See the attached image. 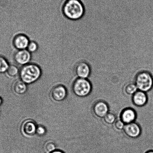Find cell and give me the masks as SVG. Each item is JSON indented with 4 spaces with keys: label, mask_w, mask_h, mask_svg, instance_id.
Masks as SVG:
<instances>
[{
    "label": "cell",
    "mask_w": 153,
    "mask_h": 153,
    "mask_svg": "<svg viewBox=\"0 0 153 153\" xmlns=\"http://www.w3.org/2000/svg\"><path fill=\"white\" fill-rule=\"evenodd\" d=\"M51 153H64L63 152H62L58 151V150H56V151H54V152H52Z\"/></svg>",
    "instance_id": "obj_21"
},
{
    "label": "cell",
    "mask_w": 153,
    "mask_h": 153,
    "mask_svg": "<svg viewBox=\"0 0 153 153\" xmlns=\"http://www.w3.org/2000/svg\"><path fill=\"white\" fill-rule=\"evenodd\" d=\"M30 42L29 37L24 34L20 33L14 36L13 44L17 50H26Z\"/></svg>",
    "instance_id": "obj_9"
},
{
    "label": "cell",
    "mask_w": 153,
    "mask_h": 153,
    "mask_svg": "<svg viewBox=\"0 0 153 153\" xmlns=\"http://www.w3.org/2000/svg\"><path fill=\"white\" fill-rule=\"evenodd\" d=\"M137 117L136 112L133 108H125L121 113L120 119L125 124L135 122Z\"/></svg>",
    "instance_id": "obj_11"
},
{
    "label": "cell",
    "mask_w": 153,
    "mask_h": 153,
    "mask_svg": "<svg viewBox=\"0 0 153 153\" xmlns=\"http://www.w3.org/2000/svg\"><path fill=\"white\" fill-rule=\"evenodd\" d=\"M38 49L39 45L38 43L36 42L32 41L30 42L26 50L32 54L36 52Z\"/></svg>",
    "instance_id": "obj_18"
},
{
    "label": "cell",
    "mask_w": 153,
    "mask_h": 153,
    "mask_svg": "<svg viewBox=\"0 0 153 153\" xmlns=\"http://www.w3.org/2000/svg\"><path fill=\"white\" fill-rule=\"evenodd\" d=\"M146 153H153V150H150V151L147 152Z\"/></svg>",
    "instance_id": "obj_23"
},
{
    "label": "cell",
    "mask_w": 153,
    "mask_h": 153,
    "mask_svg": "<svg viewBox=\"0 0 153 153\" xmlns=\"http://www.w3.org/2000/svg\"><path fill=\"white\" fill-rule=\"evenodd\" d=\"M36 134L37 135L42 136L45 134L46 129L44 126L40 125H36Z\"/></svg>",
    "instance_id": "obj_20"
},
{
    "label": "cell",
    "mask_w": 153,
    "mask_h": 153,
    "mask_svg": "<svg viewBox=\"0 0 153 153\" xmlns=\"http://www.w3.org/2000/svg\"><path fill=\"white\" fill-rule=\"evenodd\" d=\"M74 74L76 78L88 79L91 75V66L86 60H81L76 63L74 68Z\"/></svg>",
    "instance_id": "obj_5"
},
{
    "label": "cell",
    "mask_w": 153,
    "mask_h": 153,
    "mask_svg": "<svg viewBox=\"0 0 153 153\" xmlns=\"http://www.w3.org/2000/svg\"><path fill=\"white\" fill-rule=\"evenodd\" d=\"M134 83L138 90L147 93L153 88V75L148 71H139L135 76Z\"/></svg>",
    "instance_id": "obj_3"
},
{
    "label": "cell",
    "mask_w": 153,
    "mask_h": 153,
    "mask_svg": "<svg viewBox=\"0 0 153 153\" xmlns=\"http://www.w3.org/2000/svg\"><path fill=\"white\" fill-rule=\"evenodd\" d=\"M65 1H68V0H65Z\"/></svg>",
    "instance_id": "obj_24"
},
{
    "label": "cell",
    "mask_w": 153,
    "mask_h": 153,
    "mask_svg": "<svg viewBox=\"0 0 153 153\" xmlns=\"http://www.w3.org/2000/svg\"><path fill=\"white\" fill-rule=\"evenodd\" d=\"M103 119L105 123L108 125L114 124L116 121L117 117L115 114L109 112L104 117Z\"/></svg>",
    "instance_id": "obj_16"
},
{
    "label": "cell",
    "mask_w": 153,
    "mask_h": 153,
    "mask_svg": "<svg viewBox=\"0 0 153 153\" xmlns=\"http://www.w3.org/2000/svg\"><path fill=\"white\" fill-rule=\"evenodd\" d=\"M12 87L14 92L19 94H24L27 89V84L22 81L19 76L13 79Z\"/></svg>",
    "instance_id": "obj_13"
},
{
    "label": "cell",
    "mask_w": 153,
    "mask_h": 153,
    "mask_svg": "<svg viewBox=\"0 0 153 153\" xmlns=\"http://www.w3.org/2000/svg\"><path fill=\"white\" fill-rule=\"evenodd\" d=\"M124 90L126 94L129 96H133L138 90L134 83H130L126 85Z\"/></svg>",
    "instance_id": "obj_14"
},
{
    "label": "cell",
    "mask_w": 153,
    "mask_h": 153,
    "mask_svg": "<svg viewBox=\"0 0 153 153\" xmlns=\"http://www.w3.org/2000/svg\"><path fill=\"white\" fill-rule=\"evenodd\" d=\"M123 131L125 134L131 139H136L140 136L142 129L140 126L135 122L126 124Z\"/></svg>",
    "instance_id": "obj_8"
},
{
    "label": "cell",
    "mask_w": 153,
    "mask_h": 153,
    "mask_svg": "<svg viewBox=\"0 0 153 153\" xmlns=\"http://www.w3.org/2000/svg\"><path fill=\"white\" fill-rule=\"evenodd\" d=\"M148 97L146 93L138 90L132 96V101L134 105L138 107H142L147 104Z\"/></svg>",
    "instance_id": "obj_12"
},
{
    "label": "cell",
    "mask_w": 153,
    "mask_h": 153,
    "mask_svg": "<svg viewBox=\"0 0 153 153\" xmlns=\"http://www.w3.org/2000/svg\"><path fill=\"white\" fill-rule=\"evenodd\" d=\"M42 75V70L38 65L30 63L21 68L19 77L25 84L29 85L38 81Z\"/></svg>",
    "instance_id": "obj_2"
},
{
    "label": "cell",
    "mask_w": 153,
    "mask_h": 153,
    "mask_svg": "<svg viewBox=\"0 0 153 153\" xmlns=\"http://www.w3.org/2000/svg\"><path fill=\"white\" fill-rule=\"evenodd\" d=\"M63 15L72 21L80 20L84 17L85 8L81 0H68L65 1L62 8Z\"/></svg>",
    "instance_id": "obj_1"
},
{
    "label": "cell",
    "mask_w": 153,
    "mask_h": 153,
    "mask_svg": "<svg viewBox=\"0 0 153 153\" xmlns=\"http://www.w3.org/2000/svg\"><path fill=\"white\" fill-rule=\"evenodd\" d=\"M93 112L96 117L103 118L109 112V107L106 102L99 101L95 103L93 106Z\"/></svg>",
    "instance_id": "obj_10"
},
{
    "label": "cell",
    "mask_w": 153,
    "mask_h": 153,
    "mask_svg": "<svg viewBox=\"0 0 153 153\" xmlns=\"http://www.w3.org/2000/svg\"><path fill=\"white\" fill-rule=\"evenodd\" d=\"M74 94L79 97L85 98L91 93L92 85L88 79L76 78L73 83Z\"/></svg>",
    "instance_id": "obj_4"
},
{
    "label": "cell",
    "mask_w": 153,
    "mask_h": 153,
    "mask_svg": "<svg viewBox=\"0 0 153 153\" xmlns=\"http://www.w3.org/2000/svg\"><path fill=\"white\" fill-rule=\"evenodd\" d=\"M114 128L117 130L118 131H123L125 126L126 125V124L123 123V122L120 119L117 120L114 123Z\"/></svg>",
    "instance_id": "obj_19"
},
{
    "label": "cell",
    "mask_w": 153,
    "mask_h": 153,
    "mask_svg": "<svg viewBox=\"0 0 153 153\" xmlns=\"http://www.w3.org/2000/svg\"><path fill=\"white\" fill-rule=\"evenodd\" d=\"M31 59L32 54L27 50H17L14 56L15 62L22 67L30 63Z\"/></svg>",
    "instance_id": "obj_7"
},
{
    "label": "cell",
    "mask_w": 153,
    "mask_h": 153,
    "mask_svg": "<svg viewBox=\"0 0 153 153\" xmlns=\"http://www.w3.org/2000/svg\"><path fill=\"white\" fill-rule=\"evenodd\" d=\"M2 98L1 97H0V105H1L2 104Z\"/></svg>",
    "instance_id": "obj_22"
},
{
    "label": "cell",
    "mask_w": 153,
    "mask_h": 153,
    "mask_svg": "<svg viewBox=\"0 0 153 153\" xmlns=\"http://www.w3.org/2000/svg\"><path fill=\"white\" fill-rule=\"evenodd\" d=\"M10 65L5 58L0 56V73L7 72Z\"/></svg>",
    "instance_id": "obj_17"
},
{
    "label": "cell",
    "mask_w": 153,
    "mask_h": 153,
    "mask_svg": "<svg viewBox=\"0 0 153 153\" xmlns=\"http://www.w3.org/2000/svg\"><path fill=\"white\" fill-rule=\"evenodd\" d=\"M51 96L55 100L62 101L65 99L67 96L66 87L61 84L60 81H55V84L51 92Z\"/></svg>",
    "instance_id": "obj_6"
},
{
    "label": "cell",
    "mask_w": 153,
    "mask_h": 153,
    "mask_svg": "<svg viewBox=\"0 0 153 153\" xmlns=\"http://www.w3.org/2000/svg\"><path fill=\"white\" fill-rule=\"evenodd\" d=\"M6 72L10 78H14L19 76L20 69L15 65H10Z\"/></svg>",
    "instance_id": "obj_15"
}]
</instances>
